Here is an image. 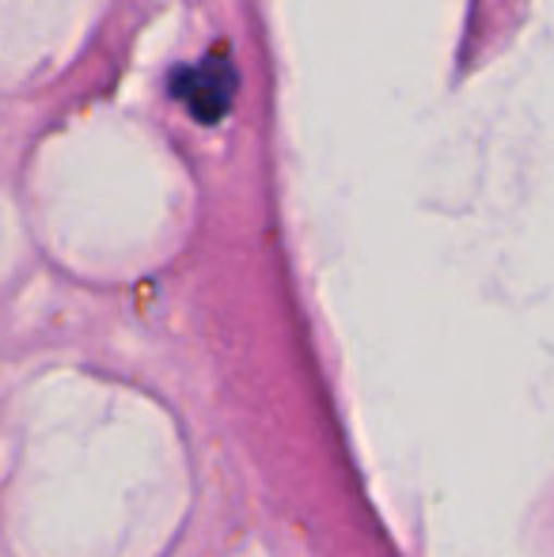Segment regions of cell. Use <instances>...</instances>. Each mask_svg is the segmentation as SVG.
<instances>
[{
	"instance_id": "6da1fadb",
	"label": "cell",
	"mask_w": 554,
	"mask_h": 557,
	"mask_svg": "<svg viewBox=\"0 0 554 557\" xmlns=\"http://www.w3.org/2000/svg\"><path fill=\"white\" fill-rule=\"evenodd\" d=\"M183 103L190 107L194 114L201 111V99L209 103V117L224 114V107H229V96H232V69L224 65V61H206V65L190 69V73L183 76Z\"/></svg>"
}]
</instances>
